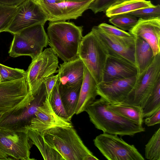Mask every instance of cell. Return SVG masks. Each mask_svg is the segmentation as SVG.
I'll list each match as a JSON object with an SVG mask.
<instances>
[{"label": "cell", "instance_id": "obj_26", "mask_svg": "<svg viewBox=\"0 0 160 160\" xmlns=\"http://www.w3.org/2000/svg\"><path fill=\"white\" fill-rule=\"evenodd\" d=\"M141 106L142 109L143 118L151 116L160 109V80Z\"/></svg>", "mask_w": 160, "mask_h": 160}, {"label": "cell", "instance_id": "obj_6", "mask_svg": "<svg viewBox=\"0 0 160 160\" xmlns=\"http://www.w3.org/2000/svg\"><path fill=\"white\" fill-rule=\"evenodd\" d=\"M28 130H15L0 128V160H30L33 145Z\"/></svg>", "mask_w": 160, "mask_h": 160}, {"label": "cell", "instance_id": "obj_16", "mask_svg": "<svg viewBox=\"0 0 160 160\" xmlns=\"http://www.w3.org/2000/svg\"><path fill=\"white\" fill-rule=\"evenodd\" d=\"M72 126L71 120L62 118L55 113L47 97L38 107L34 117L31 120L29 128L42 133L52 128Z\"/></svg>", "mask_w": 160, "mask_h": 160}, {"label": "cell", "instance_id": "obj_29", "mask_svg": "<svg viewBox=\"0 0 160 160\" xmlns=\"http://www.w3.org/2000/svg\"><path fill=\"white\" fill-rule=\"evenodd\" d=\"M23 69L13 68L0 63V82H10L26 77Z\"/></svg>", "mask_w": 160, "mask_h": 160}, {"label": "cell", "instance_id": "obj_32", "mask_svg": "<svg viewBox=\"0 0 160 160\" xmlns=\"http://www.w3.org/2000/svg\"><path fill=\"white\" fill-rule=\"evenodd\" d=\"M127 14L142 19H149L160 17V6L143 8L131 12Z\"/></svg>", "mask_w": 160, "mask_h": 160}, {"label": "cell", "instance_id": "obj_30", "mask_svg": "<svg viewBox=\"0 0 160 160\" xmlns=\"http://www.w3.org/2000/svg\"><path fill=\"white\" fill-rule=\"evenodd\" d=\"M109 21L121 30L129 31L136 24L138 20L136 17L132 15L121 14L110 18Z\"/></svg>", "mask_w": 160, "mask_h": 160}, {"label": "cell", "instance_id": "obj_11", "mask_svg": "<svg viewBox=\"0 0 160 160\" xmlns=\"http://www.w3.org/2000/svg\"><path fill=\"white\" fill-rule=\"evenodd\" d=\"M34 98L29 92L26 77L0 82V112H6L23 108Z\"/></svg>", "mask_w": 160, "mask_h": 160}, {"label": "cell", "instance_id": "obj_39", "mask_svg": "<svg viewBox=\"0 0 160 160\" xmlns=\"http://www.w3.org/2000/svg\"><path fill=\"white\" fill-rule=\"evenodd\" d=\"M86 0H65V1L74 2H81L86 1Z\"/></svg>", "mask_w": 160, "mask_h": 160}, {"label": "cell", "instance_id": "obj_28", "mask_svg": "<svg viewBox=\"0 0 160 160\" xmlns=\"http://www.w3.org/2000/svg\"><path fill=\"white\" fill-rule=\"evenodd\" d=\"M59 80L57 82L49 99L51 105L55 113L60 117L71 120L63 106L58 90Z\"/></svg>", "mask_w": 160, "mask_h": 160}, {"label": "cell", "instance_id": "obj_1", "mask_svg": "<svg viewBox=\"0 0 160 160\" xmlns=\"http://www.w3.org/2000/svg\"><path fill=\"white\" fill-rule=\"evenodd\" d=\"M108 102L103 98L95 99L85 110L90 120L103 133L121 136L132 137L145 131L142 125L127 119L107 107Z\"/></svg>", "mask_w": 160, "mask_h": 160}, {"label": "cell", "instance_id": "obj_37", "mask_svg": "<svg viewBox=\"0 0 160 160\" xmlns=\"http://www.w3.org/2000/svg\"><path fill=\"white\" fill-rule=\"evenodd\" d=\"M26 0H0V4L18 7Z\"/></svg>", "mask_w": 160, "mask_h": 160}, {"label": "cell", "instance_id": "obj_8", "mask_svg": "<svg viewBox=\"0 0 160 160\" xmlns=\"http://www.w3.org/2000/svg\"><path fill=\"white\" fill-rule=\"evenodd\" d=\"M93 141L108 160H144L134 145L128 144L118 135L103 133L96 136Z\"/></svg>", "mask_w": 160, "mask_h": 160}, {"label": "cell", "instance_id": "obj_15", "mask_svg": "<svg viewBox=\"0 0 160 160\" xmlns=\"http://www.w3.org/2000/svg\"><path fill=\"white\" fill-rule=\"evenodd\" d=\"M136 78L137 75L125 79L102 81L97 84L98 95L110 104L120 103L132 89Z\"/></svg>", "mask_w": 160, "mask_h": 160}, {"label": "cell", "instance_id": "obj_13", "mask_svg": "<svg viewBox=\"0 0 160 160\" xmlns=\"http://www.w3.org/2000/svg\"><path fill=\"white\" fill-rule=\"evenodd\" d=\"M91 31L106 49L108 56L124 59L135 65L133 36L128 38L115 37L104 32L98 26L93 27Z\"/></svg>", "mask_w": 160, "mask_h": 160}, {"label": "cell", "instance_id": "obj_12", "mask_svg": "<svg viewBox=\"0 0 160 160\" xmlns=\"http://www.w3.org/2000/svg\"><path fill=\"white\" fill-rule=\"evenodd\" d=\"M47 21L48 15L37 0H26L18 7L5 32L14 34L35 25H44Z\"/></svg>", "mask_w": 160, "mask_h": 160}, {"label": "cell", "instance_id": "obj_19", "mask_svg": "<svg viewBox=\"0 0 160 160\" xmlns=\"http://www.w3.org/2000/svg\"><path fill=\"white\" fill-rule=\"evenodd\" d=\"M58 68L60 84L68 86L82 84L85 65L79 57L72 61L64 62Z\"/></svg>", "mask_w": 160, "mask_h": 160}, {"label": "cell", "instance_id": "obj_9", "mask_svg": "<svg viewBox=\"0 0 160 160\" xmlns=\"http://www.w3.org/2000/svg\"><path fill=\"white\" fill-rule=\"evenodd\" d=\"M160 80V53L154 57L151 64L137 75L134 85L127 97L121 103L141 106Z\"/></svg>", "mask_w": 160, "mask_h": 160}, {"label": "cell", "instance_id": "obj_38", "mask_svg": "<svg viewBox=\"0 0 160 160\" xmlns=\"http://www.w3.org/2000/svg\"><path fill=\"white\" fill-rule=\"evenodd\" d=\"M40 4H55L65 1V0H37Z\"/></svg>", "mask_w": 160, "mask_h": 160}, {"label": "cell", "instance_id": "obj_22", "mask_svg": "<svg viewBox=\"0 0 160 160\" xmlns=\"http://www.w3.org/2000/svg\"><path fill=\"white\" fill-rule=\"evenodd\" d=\"M82 84L68 86L58 84L60 97L65 110L71 120L75 114Z\"/></svg>", "mask_w": 160, "mask_h": 160}, {"label": "cell", "instance_id": "obj_3", "mask_svg": "<svg viewBox=\"0 0 160 160\" xmlns=\"http://www.w3.org/2000/svg\"><path fill=\"white\" fill-rule=\"evenodd\" d=\"M45 141L64 160H97L85 145L73 126L55 127L42 133Z\"/></svg>", "mask_w": 160, "mask_h": 160}, {"label": "cell", "instance_id": "obj_35", "mask_svg": "<svg viewBox=\"0 0 160 160\" xmlns=\"http://www.w3.org/2000/svg\"><path fill=\"white\" fill-rule=\"evenodd\" d=\"M58 79V76L57 74L56 75H52L46 78L44 80L47 93V97L49 99L54 87Z\"/></svg>", "mask_w": 160, "mask_h": 160}, {"label": "cell", "instance_id": "obj_10", "mask_svg": "<svg viewBox=\"0 0 160 160\" xmlns=\"http://www.w3.org/2000/svg\"><path fill=\"white\" fill-rule=\"evenodd\" d=\"M47 97L44 83L41 85L34 99L27 106L18 110L4 112L0 119V128L15 130L29 129L32 119L38 107Z\"/></svg>", "mask_w": 160, "mask_h": 160}, {"label": "cell", "instance_id": "obj_34", "mask_svg": "<svg viewBox=\"0 0 160 160\" xmlns=\"http://www.w3.org/2000/svg\"><path fill=\"white\" fill-rule=\"evenodd\" d=\"M98 26L101 29L106 33L115 37L128 38L133 36L129 32H127L115 26L106 23H101Z\"/></svg>", "mask_w": 160, "mask_h": 160}, {"label": "cell", "instance_id": "obj_23", "mask_svg": "<svg viewBox=\"0 0 160 160\" xmlns=\"http://www.w3.org/2000/svg\"><path fill=\"white\" fill-rule=\"evenodd\" d=\"M155 6L150 0H128L110 7L105 12L106 16L110 18L117 15L127 14L134 11Z\"/></svg>", "mask_w": 160, "mask_h": 160}, {"label": "cell", "instance_id": "obj_5", "mask_svg": "<svg viewBox=\"0 0 160 160\" xmlns=\"http://www.w3.org/2000/svg\"><path fill=\"white\" fill-rule=\"evenodd\" d=\"M108 56L106 49L91 31L83 37L78 56L97 84L102 81L104 68Z\"/></svg>", "mask_w": 160, "mask_h": 160}, {"label": "cell", "instance_id": "obj_20", "mask_svg": "<svg viewBox=\"0 0 160 160\" xmlns=\"http://www.w3.org/2000/svg\"><path fill=\"white\" fill-rule=\"evenodd\" d=\"M97 84L85 66L84 78L75 114H78L85 111L87 107L96 99L98 96Z\"/></svg>", "mask_w": 160, "mask_h": 160}, {"label": "cell", "instance_id": "obj_21", "mask_svg": "<svg viewBox=\"0 0 160 160\" xmlns=\"http://www.w3.org/2000/svg\"><path fill=\"white\" fill-rule=\"evenodd\" d=\"M134 37L135 65L138 75L151 64L155 56L151 47L147 42L139 37Z\"/></svg>", "mask_w": 160, "mask_h": 160}, {"label": "cell", "instance_id": "obj_33", "mask_svg": "<svg viewBox=\"0 0 160 160\" xmlns=\"http://www.w3.org/2000/svg\"><path fill=\"white\" fill-rule=\"evenodd\" d=\"M128 0H95L88 8L95 13L103 12H105L110 7Z\"/></svg>", "mask_w": 160, "mask_h": 160}, {"label": "cell", "instance_id": "obj_17", "mask_svg": "<svg viewBox=\"0 0 160 160\" xmlns=\"http://www.w3.org/2000/svg\"><path fill=\"white\" fill-rule=\"evenodd\" d=\"M129 32L147 42L151 47L154 56L160 53V17L149 19L139 18Z\"/></svg>", "mask_w": 160, "mask_h": 160}, {"label": "cell", "instance_id": "obj_2", "mask_svg": "<svg viewBox=\"0 0 160 160\" xmlns=\"http://www.w3.org/2000/svg\"><path fill=\"white\" fill-rule=\"evenodd\" d=\"M82 27L65 21L49 22L47 28L48 45L64 62L78 57L79 48L83 37Z\"/></svg>", "mask_w": 160, "mask_h": 160}, {"label": "cell", "instance_id": "obj_31", "mask_svg": "<svg viewBox=\"0 0 160 160\" xmlns=\"http://www.w3.org/2000/svg\"><path fill=\"white\" fill-rule=\"evenodd\" d=\"M18 7L0 4V33L5 32L17 11Z\"/></svg>", "mask_w": 160, "mask_h": 160}, {"label": "cell", "instance_id": "obj_36", "mask_svg": "<svg viewBox=\"0 0 160 160\" xmlns=\"http://www.w3.org/2000/svg\"><path fill=\"white\" fill-rule=\"evenodd\" d=\"M145 124L148 127L154 126L160 123V109L151 116L146 118L143 120Z\"/></svg>", "mask_w": 160, "mask_h": 160}, {"label": "cell", "instance_id": "obj_14", "mask_svg": "<svg viewBox=\"0 0 160 160\" xmlns=\"http://www.w3.org/2000/svg\"><path fill=\"white\" fill-rule=\"evenodd\" d=\"M94 0L81 2L65 1L58 3L40 5L48 15V21L54 22L77 19L88 9L90 4Z\"/></svg>", "mask_w": 160, "mask_h": 160}, {"label": "cell", "instance_id": "obj_40", "mask_svg": "<svg viewBox=\"0 0 160 160\" xmlns=\"http://www.w3.org/2000/svg\"><path fill=\"white\" fill-rule=\"evenodd\" d=\"M4 113V112H0V119L1 118L2 115Z\"/></svg>", "mask_w": 160, "mask_h": 160}, {"label": "cell", "instance_id": "obj_24", "mask_svg": "<svg viewBox=\"0 0 160 160\" xmlns=\"http://www.w3.org/2000/svg\"><path fill=\"white\" fill-rule=\"evenodd\" d=\"M28 134L33 144L37 147L44 160H64L62 155L45 141L42 133L29 128Z\"/></svg>", "mask_w": 160, "mask_h": 160}, {"label": "cell", "instance_id": "obj_25", "mask_svg": "<svg viewBox=\"0 0 160 160\" xmlns=\"http://www.w3.org/2000/svg\"><path fill=\"white\" fill-rule=\"evenodd\" d=\"M107 107L125 118L142 125L143 117L142 109L140 106L122 103L110 104L108 103Z\"/></svg>", "mask_w": 160, "mask_h": 160}, {"label": "cell", "instance_id": "obj_18", "mask_svg": "<svg viewBox=\"0 0 160 160\" xmlns=\"http://www.w3.org/2000/svg\"><path fill=\"white\" fill-rule=\"evenodd\" d=\"M138 74L134 64L124 59L108 56L104 68L102 81L126 78Z\"/></svg>", "mask_w": 160, "mask_h": 160}, {"label": "cell", "instance_id": "obj_4", "mask_svg": "<svg viewBox=\"0 0 160 160\" xmlns=\"http://www.w3.org/2000/svg\"><path fill=\"white\" fill-rule=\"evenodd\" d=\"M42 24L35 25L13 34L8 53L16 58L28 56L34 59L49 44L48 36Z\"/></svg>", "mask_w": 160, "mask_h": 160}, {"label": "cell", "instance_id": "obj_7", "mask_svg": "<svg viewBox=\"0 0 160 160\" xmlns=\"http://www.w3.org/2000/svg\"><path fill=\"white\" fill-rule=\"evenodd\" d=\"M58 57L51 48L45 49L34 59L26 71V80L30 94L34 96L46 78L58 72Z\"/></svg>", "mask_w": 160, "mask_h": 160}, {"label": "cell", "instance_id": "obj_27", "mask_svg": "<svg viewBox=\"0 0 160 160\" xmlns=\"http://www.w3.org/2000/svg\"><path fill=\"white\" fill-rule=\"evenodd\" d=\"M145 157L149 160H160V128L145 146Z\"/></svg>", "mask_w": 160, "mask_h": 160}]
</instances>
